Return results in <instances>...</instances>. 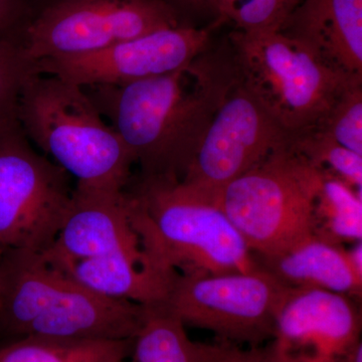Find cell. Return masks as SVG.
I'll use <instances>...</instances> for the list:
<instances>
[{
    "mask_svg": "<svg viewBox=\"0 0 362 362\" xmlns=\"http://www.w3.org/2000/svg\"><path fill=\"white\" fill-rule=\"evenodd\" d=\"M143 251L128 190L77 185L58 235L44 252L64 262Z\"/></svg>",
    "mask_w": 362,
    "mask_h": 362,
    "instance_id": "7c38bea8",
    "label": "cell"
},
{
    "mask_svg": "<svg viewBox=\"0 0 362 362\" xmlns=\"http://www.w3.org/2000/svg\"><path fill=\"white\" fill-rule=\"evenodd\" d=\"M361 327L352 298L289 288L267 347L275 362H362Z\"/></svg>",
    "mask_w": 362,
    "mask_h": 362,
    "instance_id": "8fae6325",
    "label": "cell"
},
{
    "mask_svg": "<svg viewBox=\"0 0 362 362\" xmlns=\"http://www.w3.org/2000/svg\"><path fill=\"white\" fill-rule=\"evenodd\" d=\"M185 328L161 307H147L131 341L130 362H204V343L192 341Z\"/></svg>",
    "mask_w": 362,
    "mask_h": 362,
    "instance_id": "ac0fdd59",
    "label": "cell"
},
{
    "mask_svg": "<svg viewBox=\"0 0 362 362\" xmlns=\"http://www.w3.org/2000/svg\"><path fill=\"white\" fill-rule=\"evenodd\" d=\"M18 123L26 138L78 185L126 189L134 164L84 88L35 73L21 92Z\"/></svg>",
    "mask_w": 362,
    "mask_h": 362,
    "instance_id": "3957f363",
    "label": "cell"
},
{
    "mask_svg": "<svg viewBox=\"0 0 362 362\" xmlns=\"http://www.w3.org/2000/svg\"><path fill=\"white\" fill-rule=\"evenodd\" d=\"M131 341H77L25 337L0 349V362L125 361Z\"/></svg>",
    "mask_w": 362,
    "mask_h": 362,
    "instance_id": "d6986e66",
    "label": "cell"
},
{
    "mask_svg": "<svg viewBox=\"0 0 362 362\" xmlns=\"http://www.w3.org/2000/svg\"><path fill=\"white\" fill-rule=\"evenodd\" d=\"M289 288L264 270L204 277L177 276L162 309L183 325L214 333L220 341L266 345Z\"/></svg>",
    "mask_w": 362,
    "mask_h": 362,
    "instance_id": "8992f818",
    "label": "cell"
},
{
    "mask_svg": "<svg viewBox=\"0 0 362 362\" xmlns=\"http://www.w3.org/2000/svg\"><path fill=\"white\" fill-rule=\"evenodd\" d=\"M362 194L322 173L316 197L315 235L337 244L362 239Z\"/></svg>",
    "mask_w": 362,
    "mask_h": 362,
    "instance_id": "ffe728a7",
    "label": "cell"
},
{
    "mask_svg": "<svg viewBox=\"0 0 362 362\" xmlns=\"http://www.w3.org/2000/svg\"><path fill=\"white\" fill-rule=\"evenodd\" d=\"M303 0H214L218 23H230L237 30L278 28Z\"/></svg>",
    "mask_w": 362,
    "mask_h": 362,
    "instance_id": "603a6c76",
    "label": "cell"
},
{
    "mask_svg": "<svg viewBox=\"0 0 362 362\" xmlns=\"http://www.w3.org/2000/svg\"><path fill=\"white\" fill-rule=\"evenodd\" d=\"M228 49L235 81L291 134L314 127L350 83L362 81L324 65L278 28L235 30Z\"/></svg>",
    "mask_w": 362,
    "mask_h": 362,
    "instance_id": "277c9868",
    "label": "cell"
},
{
    "mask_svg": "<svg viewBox=\"0 0 362 362\" xmlns=\"http://www.w3.org/2000/svg\"><path fill=\"white\" fill-rule=\"evenodd\" d=\"M173 7H185L192 11H207L214 13V0H166ZM177 9V8H176Z\"/></svg>",
    "mask_w": 362,
    "mask_h": 362,
    "instance_id": "4316f807",
    "label": "cell"
},
{
    "mask_svg": "<svg viewBox=\"0 0 362 362\" xmlns=\"http://www.w3.org/2000/svg\"><path fill=\"white\" fill-rule=\"evenodd\" d=\"M37 73L20 42L0 39V132L18 125V105L25 83Z\"/></svg>",
    "mask_w": 362,
    "mask_h": 362,
    "instance_id": "7402d4cb",
    "label": "cell"
},
{
    "mask_svg": "<svg viewBox=\"0 0 362 362\" xmlns=\"http://www.w3.org/2000/svg\"><path fill=\"white\" fill-rule=\"evenodd\" d=\"M259 266L287 288H311L361 299L362 278L344 245L311 235L285 251L257 258Z\"/></svg>",
    "mask_w": 362,
    "mask_h": 362,
    "instance_id": "e0dca14e",
    "label": "cell"
},
{
    "mask_svg": "<svg viewBox=\"0 0 362 362\" xmlns=\"http://www.w3.org/2000/svg\"><path fill=\"white\" fill-rule=\"evenodd\" d=\"M166 0H57L26 25L21 47L33 62L102 51L180 26Z\"/></svg>",
    "mask_w": 362,
    "mask_h": 362,
    "instance_id": "52a82bcc",
    "label": "cell"
},
{
    "mask_svg": "<svg viewBox=\"0 0 362 362\" xmlns=\"http://www.w3.org/2000/svg\"><path fill=\"white\" fill-rule=\"evenodd\" d=\"M57 1V0H49V2H47V4H52V2Z\"/></svg>",
    "mask_w": 362,
    "mask_h": 362,
    "instance_id": "83f0119b",
    "label": "cell"
},
{
    "mask_svg": "<svg viewBox=\"0 0 362 362\" xmlns=\"http://www.w3.org/2000/svg\"><path fill=\"white\" fill-rule=\"evenodd\" d=\"M49 259L74 282L87 289L146 307L164 305L177 277L157 265L145 250L137 254H117L80 261Z\"/></svg>",
    "mask_w": 362,
    "mask_h": 362,
    "instance_id": "2e32d148",
    "label": "cell"
},
{
    "mask_svg": "<svg viewBox=\"0 0 362 362\" xmlns=\"http://www.w3.org/2000/svg\"><path fill=\"white\" fill-rule=\"evenodd\" d=\"M107 362H124V361H107Z\"/></svg>",
    "mask_w": 362,
    "mask_h": 362,
    "instance_id": "f1b7e54d",
    "label": "cell"
},
{
    "mask_svg": "<svg viewBox=\"0 0 362 362\" xmlns=\"http://www.w3.org/2000/svg\"><path fill=\"white\" fill-rule=\"evenodd\" d=\"M321 180L322 171L290 143L226 185L216 199L256 258H263L315 235Z\"/></svg>",
    "mask_w": 362,
    "mask_h": 362,
    "instance_id": "5b68a950",
    "label": "cell"
},
{
    "mask_svg": "<svg viewBox=\"0 0 362 362\" xmlns=\"http://www.w3.org/2000/svg\"><path fill=\"white\" fill-rule=\"evenodd\" d=\"M71 279L44 252L6 250L0 258V325L23 337Z\"/></svg>",
    "mask_w": 362,
    "mask_h": 362,
    "instance_id": "9a60e30c",
    "label": "cell"
},
{
    "mask_svg": "<svg viewBox=\"0 0 362 362\" xmlns=\"http://www.w3.org/2000/svg\"><path fill=\"white\" fill-rule=\"evenodd\" d=\"M279 32L324 65L362 78V0H303Z\"/></svg>",
    "mask_w": 362,
    "mask_h": 362,
    "instance_id": "5bb4252c",
    "label": "cell"
},
{
    "mask_svg": "<svg viewBox=\"0 0 362 362\" xmlns=\"http://www.w3.org/2000/svg\"><path fill=\"white\" fill-rule=\"evenodd\" d=\"M233 83L226 47L207 49L168 75L84 89L142 176L180 180Z\"/></svg>",
    "mask_w": 362,
    "mask_h": 362,
    "instance_id": "6da1fadb",
    "label": "cell"
},
{
    "mask_svg": "<svg viewBox=\"0 0 362 362\" xmlns=\"http://www.w3.org/2000/svg\"><path fill=\"white\" fill-rule=\"evenodd\" d=\"M312 128L362 156V81L350 83Z\"/></svg>",
    "mask_w": 362,
    "mask_h": 362,
    "instance_id": "cb8c5ba5",
    "label": "cell"
},
{
    "mask_svg": "<svg viewBox=\"0 0 362 362\" xmlns=\"http://www.w3.org/2000/svg\"><path fill=\"white\" fill-rule=\"evenodd\" d=\"M204 362H275L266 345L259 347L240 346L220 341L204 344Z\"/></svg>",
    "mask_w": 362,
    "mask_h": 362,
    "instance_id": "d4e9b609",
    "label": "cell"
},
{
    "mask_svg": "<svg viewBox=\"0 0 362 362\" xmlns=\"http://www.w3.org/2000/svg\"><path fill=\"white\" fill-rule=\"evenodd\" d=\"M128 192L142 246L164 270L204 277L261 267L216 197L173 176L141 175Z\"/></svg>",
    "mask_w": 362,
    "mask_h": 362,
    "instance_id": "7a4b0ae2",
    "label": "cell"
},
{
    "mask_svg": "<svg viewBox=\"0 0 362 362\" xmlns=\"http://www.w3.org/2000/svg\"><path fill=\"white\" fill-rule=\"evenodd\" d=\"M291 140V133L235 78L180 180L218 197L226 185Z\"/></svg>",
    "mask_w": 362,
    "mask_h": 362,
    "instance_id": "9c48e42d",
    "label": "cell"
},
{
    "mask_svg": "<svg viewBox=\"0 0 362 362\" xmlns=\"http://www.w3.org/2000/svg\"><path fill=\"white\" fill-rule=\"evenodd\" d=\"M146 311V306L105 296L71 279L52 304L30 324L23 337L132 341Z\"/></svg>",
    "mask_w": 362,
    "mask_h": 362,
    "instance_id": "4fadbf2b",
    "label": "cell"
},
{
    "mask_svg": "<svg viewBox=\"0 0 362 362\" xmlns=\"http://www.w3.org/2000/svg\"><path fill=\"white\" fill-rule=\"evenodd\" d=\"M33 16L25 0H0V39L20 42Z\"/></svg>",
    "mask_w": 362,
    "mask_h": 362,
    "instance_id": "484cf974",
    "label": "cell"
},
{
    "mask_svg": "<svg viewBox=\"0 0 362 362\" xmlns=\"http://www.w3.org/2000/svg\"><path fill=\"white\" fill-rule=\"evenodd\" d=\"M291 146L314 168L362 192V156L310 128L292 134Z\"/></svg>",
    "mask_w": 362,
    "mask_h": 362,
    "instance_id": "44dd1931",
    "label": "cell"
},
{
    "mask_svg": "<svg viewBox=\"0 0 362 362\" xmlns=\"http://www.w3.org/2000/svg\"><path fill=\"white\" fill-rule=\"evenodd\" d=\"M2 251L0 250V258H1Z\"/></svg>",
    "mask_w": 362,
    "mask_h": 362,
    "instance_id": "f546056e",
    "label": "cell"
},
{
    "mask_svg": "<svg viewBox=\"0 0 362 362\" xmlns=\"http://www.w3.org/2000/svg\"><path fill=\"white\" fill-rule=\"evenodd\" d=\"M209 28L181 25L120 42L102 51L35 62L39 74L56 76L81 87L121 85L180 70L209 49Z\"/></svg>",
    "mask_w": 362,
    "mask_h": 362,
    "instance_id": "30bf717a",
    "label": "cell"
},
{
    "mask_svg": "<svg viewBox=\"0 0 362 362\" xmlns=\"http://www.w3.org/2000/svg\"><path fill=\"white\" fill-rule=\"evenodd\" d=\"M68 173L37 153L20 124L0 132V250L44 252L70 207Z\"/></svg>",
    "mask_w": 362,
    "mask_h": 362,
    "instance_id": "ba28073f",
    "label": "cell"
}]
</instances>
